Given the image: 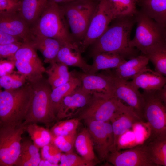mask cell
Instances as JSON below:
<instances>
[{
	"label": "cell",
	"instance_id": "cell-19",
	"mask_svg": "<svg viewBox=\"0 0 166 166\" xmlns=\"http://www.w3.org/2000/svg\"><path fill=\"white\" fill-rule=\"evenodd\" d=\"M130 81L138 89H142L143 92L156 93L160 90L166 84V78L158 72L147 66Z\"/></svg>",
	"mask_w": 166,
	"mask_h": 166
},
{
	"label": "cell",
	"instance_id": "cell-34",
	"mask_svg": "<svg viewBox=\"0 0 166 166\" xmlns=\"http://www.w3.org/2000/svg\"><path fill=\"white\" fill-rule=\"evenodd\" d=\"M27 81L26 77L19 73H14L0 77V86L5 90H12L19 88Z\"/></svg>",
	"mask_w": 166,
	"mask_h": 166
},
{
	"label": "cell",
	"instance_id": "cell-47",
	"mask_svg": "<svg viewBox=\"0 0 166 166\" xmlns=\"http://www.w3.org/2000/svg\"><path fill=\"white\" fill-rule=\"evenodd\" d=\"M166 107V105H164Z\"/></svg>",
	"mask_w": 166,
	"mask_h": 166
},
{
	"label": "cell",
	"instance_id": "cell-30",
	"mask_svg": "<svg viewBox=\"0 0 166 166\" xmlns=\"http://www.w3.org/2000/svg\"><path fill=\"white\" fill-rule=\"evenodd\" d=\"M26 131L34 143L39 148H42L51 142L52 136L50 131L36 123L26 125Z\"/></svg>",
	"mask_w": 166,
	"mask_h": 166
},
{
	"label": "cell",
	"instance_id": "cell-48",
	"mask_svg": "<svg viewBox=\"0 0 166 166\" xmlns=\"http://www.w3.org/2000/svg\"><path fill=\"white\" fill-rule=\"evenodd\" d=\"M98 0V1H100V0Z\"/></svg>",
	"mask_w": 166,
	"mask_h": 166
},
{
	"label": "cell",
	"instance_id": "cell-41",
	"mask_svg": "<svg viewBox=\"0 0 166 166\" xmlns=\"http://www.w3.org/2000/svg\"><path fill=\"white\" fill-rule=\"evenodd\" d=\"M39 148L30 140H26L21 142L20 155L34 156L40 154Z\"/></svg>",
	"mask_w": 166,
	"mask_h": 166
},
{
	"label": "cell",
	"instance_id": "cell-31",
	"mask_svg": "<svg viewBox=\"0 0 166 166\" xmlns=\"http://www.w3.org/2000/svg\"><path fill=\"white\" fill-rule=\"evenodd\" d=\"M115 17L132 16L137 12L138 0H107Z\"/></svg>",
	"mask_w": 166,
	"mask_h": 166
},
{
	"label": "cell",
	"instance_id": "cell-14",
	"mask_svg": "<svg viewBox=\"0 0 166 166\" xmlns=\"http://www.w3.org/2000/svg\"><path fill=\"white\" fill-rule=\"evenodd\" d=\"M105 160L115 166H156L143 143L123 151L113 148Z\"/></svg>",
	"mask_w": 166,
	"mask_h": 166
},
{
	"label": "cell",
	"instance_id": "cell-28",
	"mask_svg": "<svg viewBox=\"0 0 166 166\" xmlns=\"http://www.w3.org/2000/svg\"><path fill=\"white\" fill-rule=\"evenodd\" d=\"M74 148L78 154L85 159L97 162L95 155L93 141L91 135L87 128H84L76 138Z\"/></svg>",
	"mask_w": 166,
	"mask_h": 166
},
{
	"label": "cell",
	"instance_id": "cell-16",
	"mask_svg": "<svg viewBox=\"0 0 166 166\" xmlns=\"http://www.w3.org/2000/svg\"><path fill=\"white\" fill-rule=\"evenodd\" d=\"M73 75L80 80L81 87L91 92H96L113 97V83L109 71L100 74L74 71Z\"/></svg>",
	"mask_w": 166,
	"mask_h": 166
},
{
	"label": "cell",
	"instance_id": "cell-17",
	"mask_svg": "<svg viewBox=\"0 0 166 166\" xmlns=\"http://www.w3.org/2000/svg\"><path fill=\"white\" fill-rule=\"evenodd\" d=\"M142 120L130 107L122 103L119 109L110 120L114 134V146L116 148L119 138Z\"/></svg>",
	"mask_w": 166,
	"mask_h": 166
},
{
	"label": "cell",
	"instance_id": "cell-38",
	"mask_svg": "<svg viewBox=\"0 0 166 166\" xmlns=\"http://www.w3.org/2000/svg\"><path fill=\"white\" fill-rule=\"evenodd\" d=\"M21 4V0H0V14L18 13Z\"/></svg>",
	"mask_w": 166,
	"mask_h": 166
},
{
	"label": "cell",
	"instance_id": "cell-36",
	"mask_svg": "<svg viewBox=\"0 0 166 166\" xmlns=\"http://www.w3.org/2000/svg\"><path fill=\"white\" fill-rule=\"evenodd\" d=\"M77 132L64 136H52L51 143L55 145L62 152L65 153L73 151L77 134Z\"/></svg>",
	"mask_w": 166,
	"mask_h": 166
},
{
	"label": "cell",
	"instance_id": "cell-45",
	"mask_svg": "<svg viewBox=\"0 0 166 166\" xmlns=\"http://www.w3.org/2000/svg\"><path fill=\"white\" fill-rule=\"evenodd\" d=\"M38 166H56L55 164H53L48 160H41Z\"/></svg>",
	"mask_w": 166,
	"mask_h": 166
},
{
	"label": "cell",
	"instance_id": "cell-13",
	"mask_svg": "<svg viewBox=\"0 0 166 166\" xmlns=\"http://www.w3.org/2000/svg\"><path fill=\"white\" fill-rule=\"evenodd\" d=\"M113 85V97L124 102L131 108L142 120L144 118V110L145 99L130 81L119 77L109 71Z\"/></svg>",
	"mask_w": 166,
	"mask_h": 166
},
{
	"label": "cell",
	"instance_id": "cell-37",
	"mask_svg": "<svg viewBox=\"0 0 166 166\" xmlns=\"http://www.w3.org/2000/svg\"><path fill=\"white\" fill-rule=\"evenodd\" d=\"M62 152L57 146L50 142L42 148L41 155L43 159L59 166L58 163L60 161Z\"/></svg>",
	"mask_w": 166,
	"mask_h": 166
},
{
	"label": "cell",
	"instance_id": "cell-3",
	"mask_svg": "<svg viewBox=\"0 0 166 166\" xmlns=\"http://www.w3.org/2000/svg\"><path fill=\"white\" fill-rule=\"evenodd\" d=\"M30 29L33 34L56 39L63 45H78L69 31L59 5L49 1Z\"/></svg>",
	"mask_w": 166,
	"mask_h": 166
},
{
	"label": "cell",
	"instance_id": "cell-20",
	"mask_svg": "<svg viewBox=\"0 0 166 166\" xmlns=\"http://www.w3.org/2000/svg\"><path fill=\"white\" fill-rule=\"evenodd\" d=\"M36 50H38L43 56L46 63L54 61L62 46L57 40L47 37L32 33L30 40L26 42Z\"/></svg>",
	"mask_w": 166,
	"mask_h": 166
},
{
	"label": "cell",
	"instance_id": "cell-22",
	"mask_svg": "<svg viewBox=\"0 0 166 166\" xmlns=\"http://www.w3.org/2000/svg\"><path fill=\"white\" fill-rule=\"evenodd\" d=\"M149 61L147 56L141 54L126 60L115 69L113 72L121 79L126 80L132 79L147 67Z\"/></svg>",
	"mask_w": 166,
	"mask_h": 166
},
{
	"label": "cell",
	"instance_id": "cell-9",
	"mask_svg": "<svg viewBox=\"0 0 166 166\" xmlns=\"http://www.w3.org/2000/svg\"><path fill=\"white\" fill-rule=\"evenodd\" d=\"M8 60L15 61L18 73L24 76L28 82L35 83L43 78L46 69L36 50L27 43L23 42L14 56Z\"/></svg>",
	"mask_w": 166,
	"mask_h": 166
},
{
	"label": "cell",
	"instance_id": "cell-1",
	"mask_svg": "<svg viewBox=\"0 0 166 166\" xmlns=\"http://www.w3.org/2000/svg\"><path fill=\"white\" fill-rule=\"evenodd\" d=\"M135 15L114 18L102 35L90 45L91 56L110 53L119 54L126 60L139 55V51L130 44L131 32L136 23Z\"/></svg>",
	"mask_w": 166,
	"mask_h": 166
},
{
	"label": "cell",
	"instance_id": "cell-27",
	"mask_svg": "<svg viewBox=\"0 0 166 166\" xmlns=\"http://www.w3.org/2000/svg\"><path fill=\"white\" fill-rule=\"evenodd\" d=\"M49 64L50 65L45 73L48 76L47 80L52 90L66 83L73 77L72 73L69 71L68 66L65 64L54 61Z\"/></svg>",
	"mask_w": 166,
	"mask_h": 166
},
{
	"label": "cell",
	"instance_id": "cell-12",
	"mask_svg": "<svg viewBox=\"0 0 166 166\" xmlns=\"http://www.w3.org/2000/svg\"><path fill=\"white\" fill-rule=\"evenodd\" d=\"M115 18L107 0H100L85 37L80 44L81 53L102 35Z\"/></svg>",
	"mask_w": 166,
	"mask_h": 166
},
{
	"label": "cell",
	"instance_id": "cell-2",
	"mask_svg": "<svg viewBox=\"0 0 166 166\" xmlns=\"http://www.w3.org/2000/svg\"><path fill=\"white\" fill-rule=\"evenodd\" d=\"M33 94L30 83L0 92V126L20 124L24 121Z\"/></svg>",
	"mask_w": 166,
	"mask_h": 166
},
{
	"label": "cell",
	"instance_id": "cell-29",
	"mask_svg": "<svg viewBox=\"0 0 166 166\" xmlns=\"http://www.w3.org/2000/svg\"><path fill=\"white\" fill-rule=\"evenodd\" d=\"M81 85L80 79L73 75L69 81L52 90L50 95L51 105L56 116L64 98L81 86Z\"/></svg>",
	"mask_w": 166,
	"mask_h": 166
},
{
	"label": "cell",
	"instance_id": "cell-11",
	"mask_svg": "<svg viewBox=\"0 0 166 166\" xmlns=\"http://www.w3.org/2000/svg\"><path fill=\"white\" fill-rule=\"evenodd\" d=\"M84 121L91 136L95 151L101 160H105L110 151L115 148L114 134L110 121Z\"/></svg>",
	"mask_w": 166,
	"mask_h": 166
},
{
	"label": "cell",
	"instance_id": "cell-43",
	"mask_svg": "<svg viewBox=\"0 0 166 166\" xmlns=\"http://www.w3.org/2000/svg\"><path fill=\"white\" fill-rule=\"evenodd\" d=\"M23 42L20 38L0 30V45Z\"/></svg>",
	"mask_w": 166,
	"mask_h": 166
},
{
	"label": "cell",
	"instance_id": "cell-18",
	"mask_svg": "<svg viewBox=\"0 0 166 166\" xmlns=\"http://www.w3.org/2000/svg\"><path fill=\"white\" fill-rule=\"evenodd\" d=\"M0 30L20 38L23 42H27L32 34L30 26L18 13L0 14Z\"/></svg>",
	"mask_w": 166,
	"mask_h": 166
},
{
	"label": "cell",
	"instance_id": "cell-44",
	"mask_svg": "<svg viewBox=\"0 0 166 166\" xmlns=\"http://www.w3.org/2000/svg\"><path fill=\"white\" fill-rule=\"evenodd\" d=\"M158 98L164 104L166 105V84L160 91L156 93Z\"/></svg>",
	"mask_w": 166,
	"mask_h": 166
},
{
	"label": "cell",
	"instance_id": "cell-35",
	"mask_svg": "<svg viewBox=\"0 0 166 166\" xmlns=\"http://www.w3.org/2000/svg\"><path fill=\"white\" fill-rule=\"evenodd\" d=\"M60 166H93L95 162L88 160L73 151L62 154Z\"/></svg>",
	"mask_w": 166,
	"mask_h": 166
},
{
	"label": "cell",
	"instance_id": "cell-33",
	"mask_svg": "<svg viewBox=\"0 0 166 166\" xmlns=\"http://www.w3.org/2000/svg\"><path fill=\"white\" fill-rule=\"evenodd\" d=\"M80 120L77 118L59 121L51 128L50 131L51 136H66L76 132Z\"/></svg>",
	"mask_w": 166,
	"mask_h": 166
},
{
	"label": "cell",
	"instance_id": "cell-32",
	"mask_svg": "<svg viewBox=\"0 0 166 166\" xmlns=\"http://www.w3.org/2000/svg\"><path fill=\"white\" fill-rule=\"evenodd\" d=\"M146 56L154 65L155 70L166 78V44L156 48Z\"/></svg>",
	"mask_w": 166,
	"mask_h": 166
},
{
	"label": "cell",
	"instance_id": "cell-7",
	"mask_svg": "<svg viewBox=\"0 0 166 166\" xmlns=\"http://www.w3.org/2000/svg\"><path fill=\"white\" fill-rule=\"evenodd\" d=\"M122 102L115 97L93 92L89 103L77 114L78 118L84 121H109L119 109Z\"/></svg>",
	"mask_w": 166,
	"mask_h": 166
},
{
	"label": "cell",
	"instance_id": "cell-24",
	"mask_svg": "<svg viewBox=\"0 0 166 166\" xmlns=\"http://www.w3.org/2000/svg\"><path fill=\"white\" fill-rule=\"evenodd\" d=\"M18 14L31 27L37 20L49 0H21Z\"/></svg>",
	"mask_w": 166,
	"mask_h": 166
},
{
	"label": "cell",
	"instance_id": "cell-42",
	"mask_svg": "<svg viewBox=\"0 0 166 166\" xmlns=\"http://www.w3.org/2000/svg\"><path fill=\"white\" fill-rule=\"evenodd\" d=\"M15 67V62L14 61L1 59L0 61V77L12 73Z\"/></svg>",
	"mask_w": 166,
	"mask_h": 166
},
{
	"label": "cell",
	"instance_id": "cell-8",
	"mask_svg": "<svg viewBox=\"0 0 166 166\" xmlns=\"http://www.w3.org/2000/svg\"><path fill=\"white\" fill-rule=\"evenodd\" d=\"M26 128L23 123L0 127V166L14 165L20 154L22 136Z\"/></svg>",
	"mask_w": 166,
	"mask_h": 166
},
{
	"label": "cell",
	"instance_id": "cell-25",
	"mask_svg": "<svg viewBox=\"0 0 166 166\" xmlns=\"http://www.w3.org/2000/svg\"><path fill=\"white\" fill-rule=\"evenodd\" d=\"M93 64L88 73L95 74L100 70L115 69L127 60L121 55L110 53L97 54L92 57Z\"/></svg>",
	"mask_w": 166,
	"mask_h": 166
},
{
	"label": "cell",
	"instance_id": "cell-5",
	"mask_svg": "<svg viewBox=\"0 0 166 166\" xmlns=\"http://www.w3.org/2000/svg\"><path fill=\"white\" fill-rule=\"evenodd\" d=\"M136 27L130 46L147 55L156 48L166 44V29L140 10L135 15Z\"/></svg>",
	"mask_w": 166,
	"mask_h": 166
},
{
	"label": "cell",
	"instance_id": "cell-23",
	"mask_svg": "<svg viewBox=\"0 0 166 166\" xmlns=\"http://www.w3.org/2000/svg\"><path fill=\"white\" fill-rule=\"evenodd\" d=\"M143 144L156 166H166V136H149Z\"/></svg>",
	"mask_w": 166,
	"mask_h": 166
},
{
	"label": "cell",
	"instance_id": "cell-6",
	"mask_svg": "<svg viewBox=\"0 0 166 166\" xmlns=\"http://www.w3.org/2000/svg\"><path fill=\"white\" fill-rule=\"evenodd\" d=\"M30 84L33 90L32 98L23 123L26 125L37 122L48 125L57 120L51 105V87L47 80L43 78L37 82Z\"/></svg>",
	"mask_w": 166,
	"mask_h": 166
},
{
	"label": "cell",
	"instance_id": "cell-4",
	"mask_svg": "<svg viewBox=\"0 0 166 166\" xmlns=\"http://www.w3.org/2000/svg\"><path fill=\"white\" fill-rule=\"evenodd\" d=\"M99 1L75 0L58 4L72 36L79 46L85 37Z\"/></svg>",
	"mask_w": 166,
	"mask_h": 166
},
{
	"label": "cell",
	"instance_id": "cell-39",
	"mask_svg": "<svg viewBox=\"0 0 166 166\" xmlns=\"http://www.w3.org/2000/svg\"><path fill=\"white\" fill-rule=\"evenodd\" d=\"M23 43L20 42L0 45V58H7L9 59L12 58L20 48Z\"/></svg>",
	"mask_w": 166,
	"mask_h": 166
},
{
	"label": "cell",
	"instance_id": "cell-26",
	"mask_svg": "<svg viewBox=\"0 0 166 166\" xmlns=\"http://www.w3.org/2000/svg\"><path fill=\"white\" fill-rule=\"evenodd\" d=\"M141 10L166 29V0H140Z\"/></svg>",
	"mask_w": 166,
	"mask_h": 166
},
{
	"label": "cell",
	"instance_id": "cell-10",
	"mask_svg": "<svg viewBox=\"0 0 166 166\" xmlns=\"http://www.w3.org/2000/svg\"><path fill=\"white\" fill-rule=\"evenodd\" d=\"M156 93H142L145 99L144 118L149 128V136H166V107Z\"/></svg>",
	"mask_w": 166,
	"mask_h": 166
},
{
	"label": "cell",
	"instance_id": "cell-21",
	"mask_svg": "<svg viewBox=\"0 0 166 166\" xmlns=\"http://www.w3.org/2000/svg\"><path fill=\"white\" fill-rule=\"evenodd\" d=\"M81 53L78 45H63L60 49L54 61L64 64L68 66L79 68L83 72L88 73L91 65L84 59Z\"/></svg>",
	"mask_w": 166,
	"mask_h": 166
},
{
	"label": "cell",
	"instance_id": "cell-40",
	"mask_svg": "<svg viewBox=\"0 0 166 166\" xmlns=\"http://www.w3.org/2000/svg\"><path fill=\"white\" fill-rule=\"evenodd\" d=\"M40 155L34 156L20 155L14 165L17 166H37L41 160Z\"/></svg>",
	"mask_w": 166,
	"mask_h": 166
},
{
	"label": "cell",
	"instance_id": "cell-46",
	"mask_svg": "<svg viewBox=\"0 0 166 166\" xmlns=\"http://www.w3.org/2000/svg\"><path fill=\"white\" fill-rule=\"evenodd\" d=\"M75 0H49V1L54 3L60 4L70 2Z\"/></svg>",
	"mask_w": 166,
	"mask_h": 166
},
{
	"label": "cell",
	"instance_id": "cell-15",
	"mask_svg": "<svg viewBox=\"0 0 166 166\" xmlns=\"http://www.w3.org/2000/svg\"><path fill=\"white\" fill-rule=\"evenodd\" d=\"M93 93L84 89L81 86L66 96L63 99L56 114L57 120L77 115L89 103Z\"/></svg>",
	"mask_w": 166,
	"mask_h": 166
}]
</instances>
